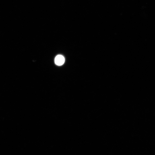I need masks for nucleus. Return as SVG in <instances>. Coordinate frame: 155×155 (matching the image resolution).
<instances>
[{
	"instance_id": "nucleus-1",
	"label": "nucleus",
	"mask_w": 155,
	"mask_h": 155,
	"mask_svg": "<svg viewBox=\"0 0 155 155\" xmlns=\"http://www.w3.org/2000/svg\"><path fill=\"white\" fill-rule=\"evenodd\" d=\"M65 62V58L63 55H58L55 59V63L56 65L58 66L63 65Z\"/></svg>"
}]
</instances>
